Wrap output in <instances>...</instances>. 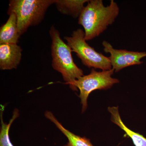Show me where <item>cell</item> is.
<instances>
[{
	"label": "cell",
	"mask_w": 146,
	"mask_h": 146,
	"mask_svg": "<svg viewBox=\"0 0 146 146\" xmlns=\"http://www.w3.org/2000/svg\"><path fill=\"white\" fill-rule=\"evenodd\" d=\"M1 109V127L0 131V146H14L11 142L9 136V130L14 120L19 117V113L18 109H15L13 116L8 124L4 122L3 119V110Z\"/></svg>",
	"instance_id": "obj_12"
},
{
	"label": "cell",
	"mask_w": 146,
	"mask_h": 146,
	"mask_svg": "<svg viewBox=\"0 0 146 146\" xmlns=\"http://www.w3.org/2000/svg\"><path fill=\"white\" fill-rule=\"evenodd\" d=\"M20 36L16 16L11 13L6 23L0 28V44H17Z\"/></svg>",
	"instance_id": "obj_8"
},
{
	"label": "cell",
	"mask_w": 146,
	"mask_h": 146,
	"mask_svg": "<svg viewBox=\"0 0 146 146\" xmlns=\"http://www.w3.org/2000/svg\"><path fill=\"white\" fill-rule=\"evenodd\" d=\"M114 72L112 69L98 72L93 68L89 74L82 76L73 83L71 89L74 91L78 89L80 92L79 97L81 99L82 112L87 108V99L91 92L95 90L109 89L119 82L117 79L112 77Z\"/></svg>",
	"instance_id": "obj_5"
},
{
	"label": "cell",
	"mask_w": 146,
	"mask_h": 146,
	"mask_svg": "<svg viewBox=\"0 0 146 146\" xmlns=\"http://www.w3.org/2000/svg\"><path fill=\"white\" fill-rule=\"evenodd\" d=\"M22 48L17 44H0V69H16L21 62Z\"/></svg>",
	"instance_id": "obj_7"
},
{
	"label": "cell",
	"mask_w": 146,
	"mask_h": 146,
	"mask_svg": "<svg viewBox=\"0 0 146 146\" xmlns=\"http://www.w3.org/2000/svg\"><path fill=\"white\" fill-rule=\"evenodd\" d=\"M102 45L106 53H109V58L112 69L117 72L123 68L140 65L143 63L141 58L146 56V52L128 51L126 50L115 49L110 43L104 41Z\"/></svg>",
	"instance_id": "obj_6"
},
{
	"label": "cell",
	"mask_w": 146,
	"mask_h": 146,
	"mask_svg": "<svg viewBox=\"0 0 146 146\" xmlns=\"http://www.w3.org/2000/svg\"><path fill=\"white\" fill-rule=\"evenodd\" d=\"M49 33L52 39V68L61 74L66 83L72 88L74 81L84 76L83 71L76 65L72 49L61 39L59 31L54 26L51 27Z\"/></svg>",
	"instance_id": "obj_2"
},
{
	"label": "cell",
	"mask_w": 146,
	"mask_h": 146,
	"mask_svg": "<svg viewBox=\"0 0 146 146\" xmlns=\"http://www.w3.org/2000/svg\"><path fill=\"white\" fill-rule=\"evenodd\" d=\"M64 39L72 52L76 53L84 65L89 68L100 69L102 71L112 69L109 58L98 52L86 43L85 33L82 29L74 31L71 36H65Z\"/></svg>",
	"instance_id": "obj_4"
},
{
	"label": "cell",
	"mask_w": 146,
	"mask_h": 146,
	"mask_svg": "<svg viewBox=\"0 0 146 146\" xmlns=\"http://www.w3.org/2000/svg\"><path fill=\"white\" fill-rule=\"evenodd\" d=\"M89 1V0H55L54 4L62 14L77 18L79 17L84 4Z\"/></svg>",
	"instance_id": "obj_11"
},
{
	"label": "cell",
	"mask_w": 146,
	"mask_h": 146,
	"mask_svg": "<svg viewBox=\"0 0 146 146\" xmlns=\"http://www.w3.org/2000/svg\"><path fill=\"white\" fill-rule=\"evenodd\" d=\"M108 110L111 115V121L125 132V137H129L135 146H146V138L139 133L131 130L122 121L118 107H109Z\"/></svg>",
	"instance_id": "obj_9"
},
{
	"label": "cell",
	"mask_w": 146,
	"mask_h": 146,
	"mask_svg": "<svg viewBox=\"0 0 146 146\" xmlns=\"http://www.w3.org/2000/svg\"><path fill=\"white\" fill-rule=\"evenodd\" d=\"M119 8L114 0L105 6L102 0H90L78 18V24L84 29L86 41L99 36L112 25L119 16Z\"/></svg>",
	"instance_id": "obj_1"
},
{
	"label": "cell",
	"mask_w": 146,
	"mask_h": 146,
	"mask_svg": "<svg viewBox=\"0 0 146 146\" xmlns=\"http://www.w3.org/2000/svg\"><path fill=\"white\" fill-rule=\"evenodd\" d=\"M54 2L55 0H11L7 13L9 15L12 13L16 15L21 36L29 27L41 23L47 9Z\"/></svg>",
	"instance_id": "obj_3"
},
{
	"label": "cell",
	"mask_w": 146,
	"mask_h": 146,
	"mask_svg": "<svg viewBox=\"0 0 146 146\" xmlns=\"http://www.w3.org/2000/svg\"><path fill=\"white\" fill-rule=\"evenodd\" d=\"M45 116L47 119L54 123L56 127L68 138V143L64 146H94L91 143L90 139L76 135L65 129L51 112L46 111Z\"/></svg>",
	"instance_id": "obj_10"
}]
</instances>
